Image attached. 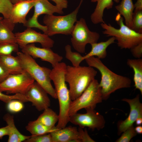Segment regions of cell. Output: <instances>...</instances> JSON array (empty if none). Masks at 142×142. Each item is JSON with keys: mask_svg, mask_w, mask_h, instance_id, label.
<instances>
[{"mask_svg": "<svg viewBox=\"0 0 142 142\" xmlns=\"http://www.w3.org/2000/svg\"><path fill=\"white\" fill-rule=\"evenodd\" d=\"M22 66L24 71L30 76L53 98L57 99L54 88L51 83L50 75L51 70L41 67L38 64L34 58L22 52H17Z\"/></svg>", "mask_w": 142, "mask_h": 142, "instance_id": "4", "label": "cell"}, {"mask_svg": "<svg viewBox=\"0 0 142 142\" xmlns=\"http://www.w3.org/2000/svg\"><path fill=\"white\" fill-rule=\"evenodd\" d=\"M82 2L83 0H81L77 8L66 15L45 14L43 19V23L47 27L45 34L49 36L57 34L71 35L74 24L77 21V15Z\"/></svg>", "mask_w": 142, "mask_h": 142, "instance_id": "6", "label": "cell"}, {"mask_svg": "<svg viewBox=\"0 0 142 142\" xmlns=\"http://www.w3.org/2000/svg\"><path fill=\"white\" fill-rule=\"evenodd\" d=\"M123 133L120 137L115 142H129L137 134L133 125L130 127Z\"/></svg>", "mask_w": 142, "mask_h": 142, "instance_id": "32", "label": "cell"}, {"mask_svg": "<svg viewBox=\"0 0 142 142\" xmlns=\"http://www.w3.org/2000/svg\"><path fill=\"white\" fill-rule=\"evenodd\" d=\"M50 133L53 142H80L78 129L75 126H66Z\"/></svg>", "mask_w": 142, "mask_h": 142, "instance_id": "17", "label": "cell"}, {"mask_svg": "<svg viewBox=\"0 0 142 142\" xmlns=\"http://www.w3.org/2000/svg\"><path fill=\"white\" fill-rule=\"evenodd\" d=\"M78 130L80 142H95L89 136L86 128L84 130L83 128L79 127Z\"/></svg>", "mask_w": 142, "mask_h": 142, "instance_id": "35", "label": "cell"}, {"mask_svg": "<svg viewBox=\"0 0 142 142\" xmlns=\"http://www.w3.org/2000/svg\"><path fill=\"white\" fill-rule=\"evenodd\" d=\"M15 24L9 19L0 20V43H17L15 33L13 32Z\"/></svg>", "mask_w": 142, "mask_h": 142, "instance_id": "20", "label": "cell"}, {"mask_svg": "<svg viewBox=\"0 0 142 142\" xmlns=\"http://www.w3.org/2000/svg\"><path fill=\"white\" fill-rule=\"evenodd\" d=\"M9 75L0 64V83L5 80Z\"/></svg>", "mask_w": 142, "mask_h": 142, "instance_id": "38", "label": "cell"}, {"mask_svg": "<svg viewBox=\"0 0 142 142\" xmlns=\"http://www.w3.org/2000/svg\"><path fill=\"white\" fill-rule=\"evenodd\" d=\"M135 129L137 133L139 134L142 133V126H141L138 125L135 128Z\"/></svg>", "mask_w": 142, "mask_h": 142, "instance_id": "41", "label": "cell"}, {"mask_svg": "<svg viewBox=\"0 0 142 142\" xmlns=\"http://www.w3.org/2000/svg\"><path fill=\"white\" fill-rule=\"evenodd\" d=\"M127 64L133 70V81L135 88L139 90L142 94V59H128Z\"/></svg>", "mask_w": 142, "mask_h": 142, "instance_id": "24", "label": "cell"}, {"mask_svg": "<svg viewBox=\"0 0 142 142\" xmlns=\"http://www.w3.org/2000/svg\"><path fill=\"white\" fill-rule=\"evenodd\" d=\"M135 10V11L142 10V0H137L134 4Z\"/></svg>", "mask_w": 142, "mask_h": 142, "instance_id": "40", "label": "cell"}, {"mask_svg": "<svg viewBox=\"0 0 142 142\" xmlns=\"http://www.w3.org/2000/svg\"><path fill=\"white\" fill-rule=\"evenodd\" d=\"M122 100L129 104L130 112L128 116L125 120L118 122L117 124L118 135H120L130 127L133 125L137 118L142 117V104L140 101L139 94H137L133 99L124 98Z\"/></svg>", "mask_w": 142, "mask_h": 142, "instance_id": "15", "label": "cell"}, {"mask_svg": "<svg viewBox=\"0 0 142 142\" xmlns=\"http://www.w3.org/2000/svg\"><path fill=\"white\" fill-rule=\"evenodd\" d=\"M37 0H24L13 4L10 17L9 19L16 23H26V16L30 10L35 4Z\"/></svg>", "mask_w": 142, "mask_h": 142, "instance_id": "16", "label": "cell"}, {"mask_svg": "<svg viewBox=\"0 0 142 142\" xmlns=\"http://www.w3.org/2000/svg\"><path fill=\"white\" fill-rule=\"evenodd\" d=\"M19 47L17 43H0V56L11 55L13 52H17Z\"/></svg>", "mask_w": 142, "mask_h": 142, "instance_id": "28", "label": "cell"}, {"mask_svg": "<svg viewBox=\"0 0 142 142\" xmlns=\"http://www.w3.org/2000/svg\"><path fill=\"white\" fill-rule=\"evenodd\" d=\"M47 92L36 82L34 81L29 87L24 95L28 102L39 111L49 108L50 101Z\"/></svg>", "mask_w": 142, "mask_h": 142, "instance_id": "13", "label": "cell"}, {"mask_svg": "<svg viewBox=\"0 0 142 142\" xmlns=\"http://www.w3.org/2000/svg\"><path fill=\"white\" fill-rule=\"evenodd\" d=\"M8 126L9 133L8 142H21L24 141L30 136H27L21 134L15 125L14 117L9 113L5 114L3 117Z\"/></svg>", "mask_w": 142, "mask_h": 142, "instance_id": "22", "label": "cell"}, {"mask_svg": "<svg viewBox=\"0 0 142 142\" xmlns=\"http://www.w3.org/2000/svg\"><path fill=\"white\" fill-rule=\"evenodd\" d=\"M24 0H10L12 3L14 4L20 1Z\"/></svg>", "mask_w": 142, "mask_h": 142, "instance_id": "43", "label": "cell"}, {"mask_svg": "<svg viewBox=\"0 0 142 142\" xmlns=\"http://www.w3.org/2000/svg\"><path fill=\"white\" fill-rule=\"evenodd\" d=\"M34 81L26 71L19 74L9 75L0 83V91L7 94H20L24 95L29 87Z\"/></svg>", "mask_w": 142, "mask_h": 142, "instance_id": "9", "label": "cell"}, {"mask_svg": "<svg viewBox=\"0 0 142 142\" xmlns=\"http://www.w3.org/2000/svg\"><path fill=\"white\" fill-rule=\"evenodd\" d=\"M84 114L77 113L69 116V121L72 124L84 128L87 127L93 130H98L105 126V121L103 116L94 109L86 110Z\"/></svg>", "mask_w": 142, "mask_h": 142, "instance_id": "10", "label": "cell"}, {"mask_svg": "<svg viewBox=\"0 0 142 142\" xmlns=\"http://www.w3.org/2000/svg\"><path fill=\"white\" fill-rule=\"evenodd\" d=\"M102 100L99 83L95 79L79 97L72 101L69 110V115L83 109H94L97 104L101 103Z\"/></svg>", "mask_w": 142, "mask_h": 142, "instance_id": "7", "label": "cell"}, {"mask_svg": "<svg viewBox=\"0 0 142 142\" xmlns=\"http://www.w3.org/2000/svg\"><path fill=\"white\" fill-rule=\"evenodd\" d=\"M67 65L63 62L58 63L53 67L50 75L59 103V120L56 126L58 129L65 127L69 122V112L72 100L65 79Z\"/></svg>", "mask_w": 142, "mask_h": 142, "instance_id": "1", "label": "cell"}, {"mask_svg": "<svg viewBox=\"0 0 142 142\" xmlns=\"http://www.w3.org/2000/svg\"><path fill=\"white\" fill-rule=\"evenodd\" d=\"M119 13L124 17L125 25L131 29L133 11L135 9L132 0H122L115 7Z\"/></svg>", "mask_w": 142, "mask_h": 142, "instance_id": "23", "label": "cell"}, {"mask_svg": "<svg viewBox=\"0 0 142 142\" xmlns=\"http://www.w3.org/2000/svg\"><path fill=\"white\" fill-rule=\"evenodd\" d=\"M65 57L72 63L73 66L78 67L80 66L81 62L84 60L83 56L80 53L77 52H73L71 46L67 45L65 47Z\"/></svg>", "mask_w": 142, "mask_h": 142, "instance_id": "27", "label": "cell"}, {"mask_svg": "<svg viewBox=\"0 0 142 142\" xmlns=\"http://www.w3.org/2000/svg\"><path fill=\"white\" fill-rule=\"evenodd\" d=\"M54 2L56 6L59 9L63 10L67 8L68 2L67 0H51Z\"/></svg>", "mask_w": 142, "mask_h": 142, "instance_id": "37", "label": "cell"}, {"mask_svg": "<svg viewBox=\"0 0 142 142\" xmlns=\"http://www.w3.org/2000/svg\"><path fill=\"white\" fill-rule=\"evenodd\" d=\"M84 60L88 66L97 69L100 73L101 80L99 85L103 100L107 99L112 93L118 89L131 87V82L129 78L113 72L98 58L91 57Z\"/></svg>", "mask_w": 142, "mask_h": 142, "instance_id": "2", "label": "cell"}, {"mask_svg": "<svg viewBox=\"0 0 142 142\" xmlns=\"http://www.w3.org/2000/svg\"><path fill=\"white\" fill-rule=\"evenodd\" d=\"M0 64L9 75L19 74L25 71L17 56H0Z\"/></svg>", "mask_w": 142, "mask_h": 142, "instance_id": "18", "label": "cell"}, {"mask_svg": "<svg viewBox=\"0 0 142 142\" xmlns=\"http://www.w3.org/2000/svg\"><path fill=\"white\" fill-rule=\"evenodd\" d=\"M113 1L117 3H118L119 2L120 0H113Z\"/></svg>", "mask_w": 142, "mask_h": 142, "instance_id": "44", "label": "cell"}, {"mask_svg": "<svg viewBox=\"0 0 142 142\" xmlns=\"http://www.w3.org/2000/svg\"><path fill=\"white\" fill-rule=\"evenodd\" d=\"M26 128L32 135L49 133L58 129L56 126L53 128L47 127L36 120L30 121Z\"/></svg>", "mask_w": 142, "mask_h": 142, "instance_id": "26", "label": "cell"}, {"mask_svg": "<svg viewBox=\"0 0 142 142\" xmlns=\"http://www.w3.org/2000/svg\"><path fill=\"white\" fill-rule=\"evenodd\" d=\"M17 43L20 48L30 44L38 43L43 47L50 48L53 47L54 41L49 36L44 34L38 32L32 29L27 28L22 32L15 33Z\"/></svg>", "mask_w": 142, "mask_h": 142, "instance_id": "12", "label": "cell"}, {"mask_svg": "<svg viewBox=\"0 0 142 142\" xmlns=\"http://www.w3.org/2000/svg\"><path fill=\"white\" fill-rule=\"evenodd\" d=\"M130 49L132 55L135 58H141L142 57V42L133 47Z\"/></svg>", "mask_w": 142, "mask_h": 142, "instance_id": "36", "label": "cell"}, {"mask_svg": "<svg viewBox=\"0 0 142 142\" xmlns=\"http://www.w3.org/2000/svg\"><path fill=\"white\" fill-rule=\"evenodd\" d=\"M23 102L18 99L12 100L7 103V109L11 113H16L19 112L24 108Z\"/></svg>", "mask_w": 142, "mask_h": 142, "instance_id": "31", "label": "cell"}, {"mask_svg": "<svg viewBox=\"0 0 142 142\" xmlns=\"http://www.w3.org/2000/svg\"><path fill=\"white\" fill-rule=\"evenodd\" d=\"M71 35L72 46L77 52L80 53H85L87 44L97 42L100 38L98 33L89 29L85 19L82 18L75 23Z\"/></svg>", "mask_w": 142, "mask_h": 142, "instance_id": "8", "label": "cell"}, {"mask_svg": "<svg viewBox=\"0 0 142 142\" xmlns=\"http://www.w3.org/2000/svg\"><path fill=\"white\" fill-rule=\"evenodd\" d=\"M22 52L33 58H39L50 63L53 67L61 62L63 57L54 52L50 48L36 47L34 43L28 44L21 48Z\"/></svg>", "mask_w": 142, "mask_h": 142, "instance_id": "14", "label": "cell"}, {"mask_svg": "<svg viewBox=\"0 0 142 142\" xmlns=\"http://www.w3.org/2000/svg\"><path fill=\"white\" fill-rule=\"evenodd\" d=\"M115 40L114 37H111L106 41L91 44V50L88 53L83 56L84 60L92 56H96L100 59L105 58L107 55L106 49L110 45L114 43Z\"/></svg>", "mask_w": 142, "mask_h": 142, "instance_id": "19", "label": "cell"}, {"mask_svg": "<svg viewBox=\"0 0 142 142\" xmlns=\"http://www.w3.org/2000/svg\"><path fill=\"white\" fill-rule=\"evenodd\" d=\"M13 6L10 0H0V13L4 18H9Z\"/></svg>", "mask_w": 142, "mask_h": 142, "instance_id": "30", "label": "cell"}, {"mask_svg": "<svg viewBox=\"0 0 142 142\" xmlns=\"http://www.w3.org/2000/svg\"><path fill=\"white\" fill-rule=\"evenodd\" d=\"M97 72L90 66L67 65L65 74L72 101L79 97L95 79Z\"/></svg>", "mask_w": 142, "mask_h": 142, "instance_id": "3", "label": "cell"}, {"mask_svg": "<svg viewBox=\"0 0 142 142\" xmlns=\"http://www.w3.org/2000/svg\"><path fill=\"white\" fill-rule=\"evenodd\" d=\"M9 129L8 126L0 128V139H2L4 136L8 135Z\"/></svg>", "mask_w": 142, "mask_h": 142, "instance_id": "39", "label": "cell"}, {"mask_svg": "<svg viewBox=\"0 0 142 142\" xmlns=\"http://www.w3.org/2000/svg\"><path fill=\"white\" fill-rule=\"evenodd\" d=\"M34 7V11L33 16L27 20L23 25L27 28H37L41 30L45 34L47 31V27L38 22V17L44 14H53L54 13H57L62 14L64 13L63 10L59 9L56 5L52 4L48 0H37Z\"/></svg>", "mask_w": 142, "mask_h": 142, "instance_id": "11", "label": "cell"}, {"mask_svg": "<svg viewBox=\"0 0 142 142\" xmlns=\"http://www.w3.org/2000/svg\"><path fill=\"white\" fill-rule=\"evenodd\" d=\"M58 120V115L49 107L44 110L36 120L47 127L53 128L55 126Z\"/></svg>", "mask_w": 142, "mask_h": 142, "instance_id": "25", "label": "cell"}, {"mask_svg": "<svg viewBox=\"0 0 142 142\" xmlns=\"http://www.w3.org/2000/svg\"><path fill=\"white\" fill-rule=\"evenodd\" d=\"M121 16L118 13L115 19L120 26L119 29L115 28L109 24L101 23V27L104 29L103 33L107 36L114 37L118 46L121 49H130L142 42V33L136 32L125 25Z\"/></svg>", "mask_w": 142, "mask_h": 142, "instance_id": "5", "label": "cell"}, {"mask_svg": "<svg viewBox=\"0 0 142 142\" xmlns=\"http://www.w3.org/2000/svg\"><path fill=\"white\" fill-rule=\"evenodd\" d=\"M135 122L136 125H141L142 124V117H140L137 118Z\"/></svg>", "mask_w": 142, "mask_h": 142, "instance_id": "42", "label": "cell"}, {"mask_svg": "<svg viewBox=\"0 0 142 142\" xmlns=\"http://www.w3.org/2000/svg\"><path fill=\"white\" fill-rule=\"evenodd\" d=\"M113 0H91L92 2H97L93 12L90 16L92 22L94 24L105 23L103 19V13L105 9L111 8Z\"/></svg>", "mask_w": 142, "mask_h": 142, "instance_id": "21", "label": "cell"}, {"mask_svg": "<svg viewBox=\"0 0 142 142\" xmlns=\"http://www.w3.org/2000/svg\"><path fill=\"white\" fill-rule=\"evenodd\" d=\"M26 142H53L50 133L30 136Z\"/></svg>", "mask_w": 142, "mask_h": 142, "instance_id": "34", "label": "cell"}, {"mask_svg": "<svg viewBox=\"0 0 142 142\" xmlns=\"http://www.w3.org/2000/svg\"><path fill=\"white\" fill-rule=\"evenodd\" d=\"M3 18V17H0V20L2 19Z\"/></svg>", "mask_w": 142, "mask_h": 142, "instance_id": "45", "label": "cell"}, {"mask_svg": "<svg viewBox=\"0 0 142 142\" xmlns=\"http://www.w3.org/2000/svg\"><path fill=\"white\" fill-rule=\"evenodd\" d=\"M16 99L22 102H28L25 95L20 94H16L9 95L4 94L0 91V100L7 103L13 99Z\"/></svg>", "mask_w": 142, "mask_h": 142, "instance_id": "33", "label": "cell"}, {"mask_svg": "<svg viewBox=\"0 0 142 142\" xmlns=\"http://www.w3.org/2000/svg\"><path fill=\"white\" fill-rule=\"evenodd\" d=\"M131 29L136 32L142 33V10L134 11Z\"/></svg>", "mask_w": 142, "mask_h": 142, "instance_id": "29", "label": "cell"}]
</instances>
